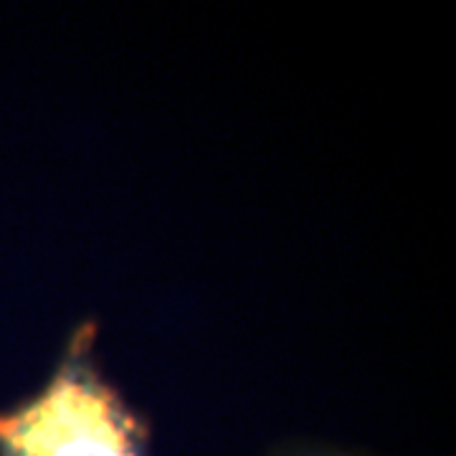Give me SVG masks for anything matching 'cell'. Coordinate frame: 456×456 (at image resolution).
Instances as JSON below:
<instances>
[{
	"mask_svg": "<svg viewBox=\"0 0 456 456\" xmlns=\"http://www.w3.org/2000/svg\"><path fill=\"white\" fill-rule=\"evenodd\" d=\"M97 327L84 322L51 380L0 411V456H150V431L122 393L99 375Z\"/></svg>",
	"mask_w": 456,
	"mask_h": 456,
	"instance_id": "obj_1",
	"label": "cell"
}]
</instances>
